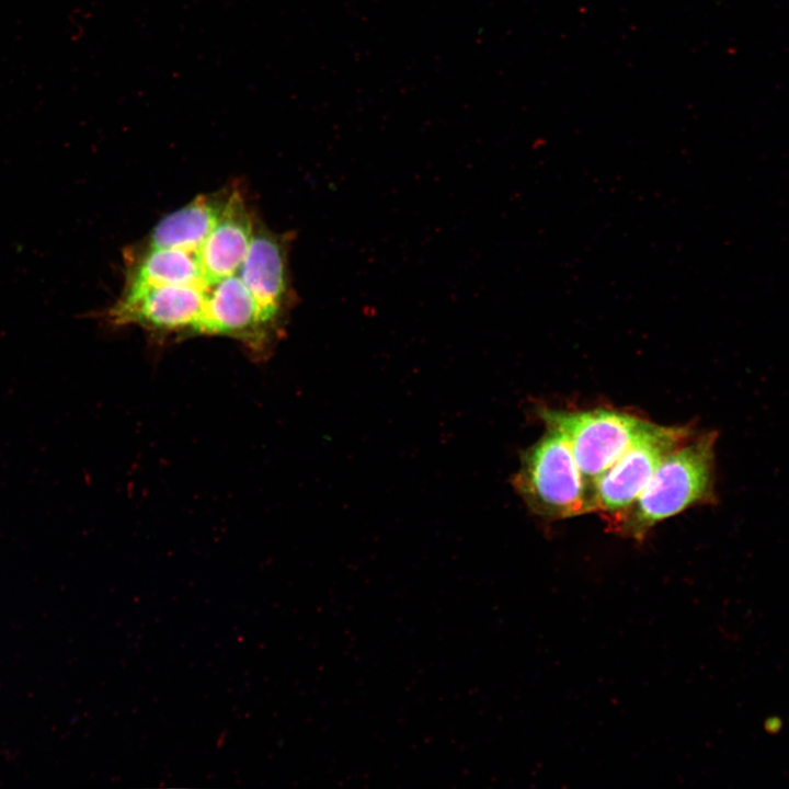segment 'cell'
<instances>
[{
	"instance_id": "ba28073f",
	"label": "cell",
	"mask_w": 789,
	"mask_h": 789,
	"mask_svg": "<svg viewBox=\"0 0 789 789\" xmlns=\"http://www.w3.org/2000/svg\"><path fill=\"white\" fill-rule=\"evenodd\" d=\"M254 221L242 193L232 187L217 224L197 251L206 286L238 274L252 239Z\"/></svg>"
},
{
	"instance_id": "3957f363",
	"label": "cell",
	"mask_w": 789,
	"mask_h": 789,
	"mask_svg": "<svg viewBox=\"0 0 789 789\" xmlns=\"http://www.w3.org/2000/svg\"><path fill=\"white\" fill-rule=\"evenodd\" d=\"M539 416L546 426L556 428L567 438L593 494L597 479L650 424L633 414L607 409H541Z\"/></svg>"
},
{
	"instance_id": "30bf717a",
	"label": "cell",
	"mask_w": 789,
	"mask_h": 789,
	"mask_svg": "<svg viewBox=\"0 0 789 789\" xmlns=\"http://www.w3.org/2000/svg\"><path fill=\"white\" fill-rule=\"evenodd\" d=\"M173 284L207 287L202 278L197 252L141 245L130 250L123 291Z\"/></svg>"
},
{
	"instance_id": "7a4b0ae2",
	"label": "cell",
	"mask_w": 789,
	"mask_h": 789,
	"mask_svg": "<svg viewBox=\"0 0 789 789\" xmlns=\"http://www.w3.org/2000/svg\"><path fill=\"white\" fill-rule=\"evenodd\" d=\"M546 433L521 458L513 484L536 515L562 519L594 512L593 493L584 481L562 433Z\"/></svg>"
},
{
	"instance_id": "6da1fadb",
	"label": "cell",
	"mask_w": 789,
	"mask_h": 789,
	"mask_svg": "<svg viewBox=\"0 0 789 789\" xmlns=\"http://www.w3.org/2000/svg\"><path fill=\"white\" fill-rule=\"evenodd\" d=\"M717 437L714 431L693 435L668 453L632 505L608 526L641 541L658 523L691 506L714 503Z\"/></svg>"
},
{
	"instance_id": "52a82bcc",
	"label": "cell",
	"mask_w": 789,
	"mask_h": 789,
	"mask_svg": "<svg viewBox=\"0 0 789 789\" xmlns=\"http://www.w3.org/2000/svg\"><path fill=\"white\" fill-rule=\"evenodd\" d=\"M289 241L288 233L275 232L255 218L252 239L237 274L267 319L282 331L296 300L288 263Z\"/></svg>"
},
{
	"instance_id": "9c48e42d",
	"label": "cell",
	"mask_w": 789,
	"mask_h": 789,
	"mask_svg": "<svg viewBox=\"0 0 789 789\" xmlns=\"http://www.w3.org/2000/svg\"><path fill=\"white\" fill-rule=\"evenodd\" d=\"M232 187L198 195L162 218L140 244L145 248H172L197 252L217 224Z\"/></svg>"
},
{
	"instance_id": "5b68a950",
	"label": "cell",
	"mask_w": 789,
	"mask_h": 789,
	"mask_svg": "<svg viewBox=\"0 0 789 789\" xmlns=\"http://www.w3.org/2000/svg\"><path fill=\"white\" fill-rule=\"evenodd\" d=\"M205 294L196 334L235 339L256 358L271 353L284 331L267 319L237 274L207 286Z\"/></svg>"
},
{
	"instance_id": "277c9868",
	"label": "cell",
	"mask_w": 789,
	"mask_h": 789,
	"mask_svg": "<svg viewBox=\"0 0 789 789\" xmlns=\"http://www.w3.org/2000/svg\"><path fill=\"white\" fill-rule=\"evenodd\" d=\"M694 435L690 426L650 422L594 484V512L608 523L621 515L645 488L663 458Z\"/></svg>"
},
{
	"instance_id": "8992f818",
	"label": "cell",
	"mask_w": 789,
	"mask_h": 789,
	"mask_svg": "<svg viewBox=\"0 0 789 789\" xmlns=\"http://www.w3.org/2000/svg\"><path fill=\"white\" fill-rule=\"evenodd\" d=\"M206 287L190 284L123 291L107 311L113 324H137L155 334L194 335L202 319Z\"/></svg>"
}]
</instances>
